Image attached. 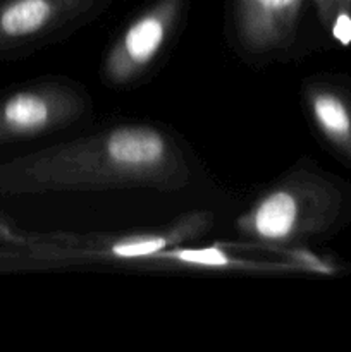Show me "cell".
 <instances>
[{"mask_svg": "<svg viewBox=\"0 0 351 352\" xmlns=\"http://www.w3.org/2000/svg\"><path fill=\"white\" fill-rule=\"evenodd\" d=\"M153 260L174 261V263L193 265V267L205 268H260L257 263H246V261L234 258L233 254L224 253L220 248H171L158 253Z\"/></svg>", "mask_w": 351, "mask_h": 352, "instance_id": "cell-8", "label": "cell"}, {"mask_svg": "<svg viewBox=\"0 0 351 352\" xmlns=\"http://www.w3.org/2000/svg\"><path fill=\"white\" fill-rule=\"evenodd\" d=\"M102 0H0V57L50 43L85 21Z\"/></svg>", "mask_w": 351, "mask_h": 352, "instance_id": "cell-5", "label": "cell"}, {"mask_svg": "<svg viewBox=\"0 0 351 352\" xmlns=\"http://www.w3.org/2000/svg\"><path fill=\"white\" fill-rule=\"evenodd\" d=\"M85 88L67 79L30 82L0 96V146L47 136L89 112Z\"/></svg>", "mask_w": 351, "mask_h": 352, "instance_id": "cell-3", "label": "cell"}, {"mask_svg": "<svg viewBox=\"0 0 351 352\" xmlns=\"http://www.w3.org/2000/svg\"><path fill=\"white\" fill-rule=\"evenodd\" d=\"M191 165L174 136L151 124H119L0 162V195L157 189L181 191Z\"/></svg>", "mask_w": 351, "mask_h": 352, "instance_id": "cell-1", "label": "cell"}, {"mask_svg": "<svg viewBox=\"0 0 351 352\" xmlns=\"http://www.w3.org/2000/svg\"><path fill=\"white\" fill-rule=\"evenodd\" d=\"M326 196L305 172H288L237 219V234L267 246H291L320 227Z\"/></svg>", "mask_w": 351, "mask_h": 352, "instance_id": "cell-2", "label": "cell"}, {"mask_svg": "<svg viewBox=\"0 0 351 352\" xmlns=\"http://www.w3.org/2000/svg\"><path fill=\"white\" fill-rule=\"evenodd\" d=\"M332 34L336 40H339L343 45H348L351 41V17L348 12L337 14L336 21L332 26Z\"/></svg>", "mask_w": 351, "mask_h": 352, "instance_id": "cell-9", "label": "cell"}, {"mask_svg": "<svg viewBox=\"0 0 351 352\" xmlns=\"http://www.w3.org/2000/svg\"><path fill=\"white\" fill-rule=\"evenodd\" d=\"M303 0H234V28L241 47L253 54L292 43Z\"/></svg>", "mask_w": 351, "mask_h": 352, "instance_id": "cell-6", "label": "cell"}, {"mask_svg": "<svg viewBox=\"0 0 351 352\" xmlns=\"http://www.w3.org/2000/svg\"><path fill=\"white\" fill-rule=\"evenodd\" d=\"M186 0H155L116 38L102 62L103 82L131 85L157 62L174 34Z\"/></svg>", "mask_w": 351, "mask_h": 352, "instance_id": "cell-4", "label": "cell"}, {"mask_svg": "<svg viewBox=\"0 0 351 352\" xmlns=\"http://www.w3.org/2000/svg\"><path fill=\"white\" fill-rule=\"evenodd\" d=\"M317 3H319V7L320 9H323V7H329V6H332L334 2H336V0H315Z\"/></svg>", "mask_w": 351, "mask_h": 352, "instance_id": "cell-10", "label": "cell"}, {"mask_svg": "<svg viewBox=\"0 0 351 352\" xmlns=\"http://www.w3.org/2000/svg\"><path fill=\"white\" fill-rule=\"evenodd\" d=\"M308 109L319 129L334 143H348L351 138V116L343 100L327 89H310Z\"/></svg>", "mask_w": 351, "mask_h": 352, "instance_id": "cell-7", "label": "cell"}]
</instances>
